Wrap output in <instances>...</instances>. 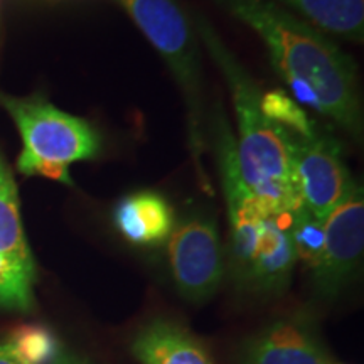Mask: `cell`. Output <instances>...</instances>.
I'll return each instance as SVG.
<instances>
[{
  "label": "cell",
  "instance_id": "obj_1",
  "mask_svg": "<svg viewBox=\"0 0 364 364\" xmlns=\"http://www.w3.org/2000/svg\"><path fill=\"white\" fill-rule=\"evenodd\" d=\"M260 36L272 65L300 107H309L363 139L356 65L322 31L272 0H216Z\"/></svg>",
  "mask_w": 364,
  "mask_h": 364
},
{
  "label": "cell",
  "instance_id": "obj_2",
  "mask_svg": "<svg viewBox=\"0 0 364 364\" xmlns=\"http://www.w3.org/2000/svg\"><path fill=\"white\" fill-rule=\"evenodd\" d=\"M199 38L225 76L233 98L238 130L236 161L250 193L273 215H292L300 206L287 136L262 112V91L204 17L196 22Z\"/></svg>",
  "mask_w": 364,
  "mask_h": 364
},
{
  "label": "cell",
  "instance_id": "obj_3",
  "mask_svg": "<svg viewBox=\"0 0 364 364\" xmlns=\"http://www.w3.org/2000/svg\"><path fill=\"white\" fill-rule=\"evenodd\" d=\"M0 107L11 115L22 139L17 159L22 176L73 186L70 166L93 161L102 150V136L90 122L59 110L44 95L0 93Z\"/></svg>",
  "mask_w": 364,
  "mask_h": 364
},
{
  "label": "cell",
  "instance_id": "obj_4",
  "mask_svg": "<svg viewBox=\"0 0 364 364\" xmlns=\"http://www.w3.org/2000/svg\"><path fill=\"white\" fill-rule=\"evenodd\" d=\"M132 17L135 26L161 54L179 83L188 107L189 140L201 169L203 139V86L201 56L198 39L188 14L179 0H115Z\"/></svg>",
  "mask_w": 364,
  "mask_h": 364
},
{
  "label": "cell",
  "instance_id": "obj_5",
  "mask_svg": "<svg viewBox=\"0 0 364 364\" xmlns=\"http://www.w3.org/2000/svg\"><path fill=\"white\" fill-rule=\"evenodd\" d=\"M285 136L299 201L309 213L326 221L354 186L341 145L318 130L311 136L292 134Z\"/></svg>",
  "mask_w": 364,
  "mask_h": 364
},
{
  "label": "cell",
  "instance_id": "obj_6",
  "mask_svg": "<svg viewBox=\"0 0 364 364\" xmlns=\"http://www.w3.org/2000/svg\"><path fill=\"white\" fill-rule=\"evenodd\" d=\"M169 265L174 284L186 300L206 302L220 289L225 253L218 225L206 216H189L169 236Z\"/></svg>",
  "mask_w": 364,
  "mask_h": 364
},
{
  "label": "cell",
  "instance_id": "obj_7",
  "mask_svg": "<svg viewBox=\"0 0 364 364\" xmlns=\"http://www.w3.org/2000/svg\"><path fill=\"white\" fill-rule=\"evenodd\" d=\"M364 250V194L354 182L348 196L324 221V245L312 268L314 289L321 299L343 292L361 265Z\"/></svg>",
  "mask_w": 364,
  "mask_h": 364
},
{
  "label": "cell",
  "instance_id": "obj_8",
  "mask_svg": "<svg viewBox=\"0 0 364 364\" xmlns=\"http://www.w3.org/2000/svg\"><path fill=\"white\" fill-rule=\"evenodd\" d=\"M34 284L36 265L22 225L19 193L11 169L0 159V309L33 311Z\"/></svg>",
  "mask_w": 364,
  "mask_h": 364
},
{
  "label": "cell",
  "instance_id": "obj_9",
  "mask_svg": "<svg viewBox=\"0 0 364 364\" xmlns=\"http://www.w3.org/2000/svg\"><path fill=\"white\" fill-rule=\"evenodd\" d=\"M241 364H331L324 348L304 317L277 318L250 336Z\"/></svg>",
  "mask_w": 364,
  "mask_h": 364
},
{
  "label": "cell",
  "instance_id": "obj_10",
  "mask_svg": "<svg viewBox=\"0 0 364 364\" xmlns=\"http://www.w3.org/2000/svg\"><path fill=\"white\" fill-rule=\"evenodd\" d=\"M113 223L118 233L139 247L162 245L176 226L171 203L154 191H139L120 199L113 209Z\"/></svg>",
  "mask_w": 364,
  "mask_h": 364
},
{
  "label": "cell",
  "instance_id": "obj_11",
  "mask_svg": "<svg viewBox=\"0 0 364 364\" xmlns=\"http://www.w3.org/2000/svg\"><path fill=\"white\" fill-rule=\"evenodd\" d=\"M130 351L140 364H215L188 329L169 318H154L135 334Z\"/></svg>",
  "mask_w": 364,
  "mask_h": 364
},
{
  "label": "cell",
  "instance_id": "obj_12",
  "mask_svg": "<svg viewBox=\"0 0 364 364\" xmlns=\"http://www.w3.org/2000/svg\"><path fill=\"white\" fill-rule=\"evenodd\" d=\"M306 16L318 31L351 43H363L364 0H284Z\"/></svg>",
  "mask_w": 364,
  "mask_h": 364
},
{
  "label": "cell",
  "instance_id": "obj_13",
  "mask_svg": "<svg viewBox=\"0 0 364 364\" xmlns=\"http://www.w3.org/2000/svg\"><path fill=\"white\" fill-rule=\"evenodd\" d=\"M260 105L263 115L285 134L299 136H311L316 134V124L309 118L306 110L285 91L272 90L262 93Z\"/></svg>",
  "mask_w": 364,
  "mask_h": 364
},
{
  "label": "cell",
  "instance_id": "obj_14",
  "mask_svg": "<svg viewBox=\"0 0 364 364\" xmlns=\"http://www.w3.org/2000/svg\"><path fill=\"white\" fill-rule=\"evenodd\" d=\"M6 344L24 364H51L59 351L54 334L43 326L17 327Z\"/></svg>",
  "mask_w": 364,
  "mask_h": 364
},
{
  "label": "cell",
  "instance_id": "obj_15",
  "mask_svg": "<svg viewBox=\"0 0 364 364\" xmlns=\"http://www.w3.org/2000/svg\"><path fill=\"white\" fill-rule=\"evenodd\" d=\"M290 233H292L297 262H304V265L312 270L324 245V221L318 220L300 204L290 215Z\"/></svg>",
  "mask_w": 364,
  "mask_h": 364
},
{
  "label": "cell",
  "instance_id": "obj_16",
  "mask_svg": "<svg viewBox=\"0 0 364 364\" xmlns=\"http://www.w3.org/2000/svg\"><path fill=\"white\" fill-rule=\"evenodd\" d=\"M0 364H24L19 358L11 351L6 343L0 344Z\"/></svg>",
  "mask_w": 364,
  "mask_h": 364
},
{
  "label": "cell",
  "instance_id": "obj_17",
  "mask_svg": "<svg viewBox=\"0 0 364 364\" xmlns=\"http://www.w3.org/2000/svg\"><path fill=\"white\" fill-rule=\"evenodd\" d=\"M51 364H88V363H83L80 361V359L71 358V356H58Z\"/></svg>",
  "mask_w": 364,
  "mask_h": 364
},
{
  "label": "cell",
  "instance_id": "obj_18",
  "mask_svg": "<svg viewBox=\"0 0 364 364\" xmlns=\"http://www.w3.org/2000/svg\"><path fill=\"white\" fill-rule=\"evenodd\" d=\"M331 364H334V363H331Z\"/></svg>",
  "mask_w": 364,
  "mask_h": 364
}]
</instances>
